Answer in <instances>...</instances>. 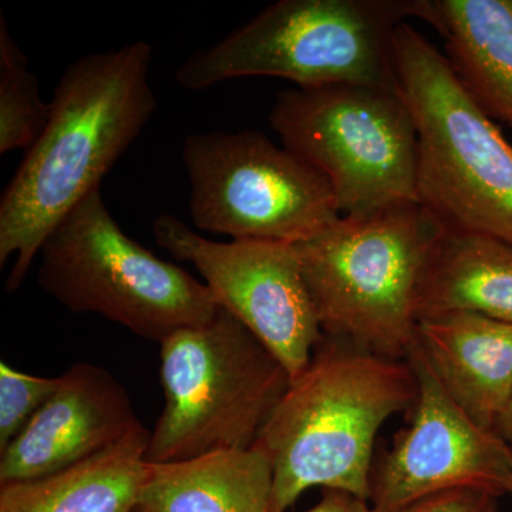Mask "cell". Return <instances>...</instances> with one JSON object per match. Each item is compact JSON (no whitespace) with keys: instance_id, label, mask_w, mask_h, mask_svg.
Here are the masks:
<instances>
[{"instance_id":"cell-1","label":"cell","mask_w":512,"mask_h":512,"mask_svg":"<svg viewBox=\"0 0 512 512\" xmlns=\"http://www.w3.org/2000/svg\"><path fill=\"white\" fill-rule=\"evenodd\" d=\"M153 49L144 40L90 53L66 67L50 116L0 198V266L19 291L53 229L126 153L157 110Z\"/></svg>"},{"instance_id":"cell-2","label":"cell","mask_w":512,"mask_h":512,"mask_svg":"<svg viewBox=\"0 0 512 512\" xmlns=\"http://www.w3.org/2000/svg\"><path fill=\"white\" fill-rule=\"evenodd\" d=\"M417 394L407 360L325 336L252 446L274 473L269 512H285L313 487L369 501L377 431L392 414L412 409Z\"/></svg>"},{"instance_id":"cell-3","label":"cell","mask_w":512,"mask_h":512,"mask_svg":"<svg viewBox=\"0 0 512 512\" xmlns=\"http://www.w3.org/2000/svg\"><path fill=\"white\" fill-rule=\"evenodd\" d=\"M444 232L413 202L370 217H340L293 244L323 335L407 360L417 342V293Z\"/></svg>"},{"instance_id":"cell-4","label":"cell","mask_w":512,"mask_h":512,"mask_svg":"<svg viewBox=\"0 0 512 512\" xmlns=\"http://www.w3.org/2000/svg\"><path fill=\"white\" fill-rule=\"evenodd\" d=\"M424 0H281L175 72L183 89L239 77H279L301 89L367 84L397 89L394 36Z\"/></svg>"},{"instance_id":"cell-5","label":"cell","mask_w":512,"mask_h":512,"mask_svg":"<svg viewBox=\"0 0 512 512\" xmlns=\"http://www.w3.org/2000/svg\"><path fill=\"white\" fill-rule=\"evenodd\" d=\"M394 66L419 136V204L448 231L512 247L511 144L464 92L444 53L406 22L394 36Z\"/></svg>"},{"instance_id":"cell-6","label":"cell","mask_w":512,"mask_h":512,"mask_svg":"<svg viewBox=\"0 0 512 512\" xmlns=\"http://www.w3.org/2000/svg\"><path fill=\"white\" fill-rule=\"evenodd\" d=\"M160 346L164 407L151 431L148 463L254 446L292 382L274 353L222 308Z\"/></svg>"},{"instance_id":"cell-7","label":"cell","mask_w":512,"mask_h":512,"mask_svg":"<svg viewBox=\"0 0 512 512\" xmlns=\"http://www.w3.org/2000/svg\"><path fill=\"white\" fill-rule=\"evenodd\" d=\"M39 258L37 284L64 308L96 313L160 345L220 309L204 282L124 234L100 188L53 229Z\"/></svg>"},{"instance_id":"cell-8","label":"cell","mask_w":512,"mask_h":512,"mask_svg":"<svg viewBox=\"0 0 512 512\" xmlns=\"http://www.w3.org/2000/svg\"><path fill=\"white\" fill-rule=\"evenodd\" d=\"M269 124L282 146L328 178L340 217L417 200L419 136L399 89L330 84L284 90Z\"/></svg>"},{"instance_id":"cell-9","label":"cell","mask_w":512,"mask_h":512,"mask_svg":"<svg viewBox=\"0 0 512 512\" xmlns=\"http://www.w3.org/2000/svg\"><path fill=\"white\" fill-rule=\"evenodd\" d=\"M183 161L201 231L298 244L340 218L328 178L261 131L191 134Z\"/></svg>"},{"instance_id":"cell-10","label":"cell","mask_w":512,"mask_h":512,"mask_svg":"<svg viewBox=\"0 0 512 512\" xmlns=\"http://www.w3.org/2000/svg\"><path fill=\"white\" fill-rule=\"evenodd\" d=\"M158 247L190 262L220 308L247 326L296 379L322 342V328L295 245L232 239L217 242L171 214L153 222Z\"/></svg>"},{"instance_id":"cell-11","label":"cell","mask_w":512,"mask_h":512,"mask_svg":"<svg viewBox=\"0 0 512 512\" xmlns=\"http://www.w3.org/2000/svg\"><path fill=\"white\" fill-rule=\"evenodd\" d=\"M407 362L419 394L409 426L373 464L369 503L377 512L407 505L458 488L508 493L511 446L484 429L447 393L416 342Z\"/></svg>"},{"instance_id":"cell-12","label":"cell","mask_w":512,"mask_h":512,"mask_svg":"<svg viewBox=\"0 0 512 512\" xmlns=\"http://www.w3.org/2000/svg\"><path fill=\"white\" fill-rule=\"evenodd\" d=\"M138 420L130 394L109 370L80 362L25 430L0 453V485L35 480L96 456Z\"/></svg>"},{"instance_id":"cell-13","label":"cell","mask_w":512,"mask_h":512,"mask_svg":"<svg viewBox=\"0 0 512 512\" xmlns=\"http://www.w3.org/2000/svg\"><path fill=\"white\" fill-rule=\"evenodd\" d=\"M417 343L454 402L484 429L512 397V323L474 312L420 320Z\"/></svg>"},{"instance_id":"cell-14","label":"cell","mask_w":512,"mask_h":512,"mask_svg":"<svg viewBox=\"0 0 512 512\" xmlns=\"http://www.w3.org/2000/svg\"><path fill=\"white\" fill-rule=\"evenodd\" d=\"M454 76L478 109L512 128V0H424Z\"/></svg>"},{"instance_id":"cell-15","label":"cell","mask_w":512,"mask_h":512,"mask_svg":"<svg viewBox=\"0 0 512 512\" xmlns=\"http://www.w3.org/2000/svg\"><path fill=\"white\" fill-rule=\"evenodd\" d=\"M150 437L140 423L82 463L0 485V512H134L147 480Z\"/></svg>"},{"instance_id":"cell-16","label":"cell","mask_w":512,"mask_h":512,"mask_svg":"<svg viewBox=\"0 0 512 512\" xmlns=\"http://www.w3.org/2000/svg\"><path fill=\"white\" fill-rule=\"evenodd\" d=\"M274 473L258 448L148 463L134 512H269Z\"/></svg>"},{"instance_id":"cell-17","label":"cell","mask_w":512,"mask_h":512,"mask_svg":"<svg viewBox=\"0 0 512 512\" xmlns=\"http://www.w3.org/2000/svg\"><path fill=\"white\" fill-rule=\"evenodd\" d=\"M474 312L512 323V247L468 232H444L417 293L416 318Z\"/></svg>"},{"instance_id":"cell-18","label":"cell","mask_w":512,"mask_h":512,"mask_svg":"<svg viewBox=\"0 0 512 512\" xmlns=\"http://www.w3.org/2000/svg\"><path fill=\"white\" fill-rule=\"evenodd\" d=\"M49 116L50 103L40 96L28 57L0 15V154L28 151L45 130Z\"/></svg>"},{"instance_id":"cell-19","label":"cell","mask_w":512,"mask_h":512,"mask_svg":"<svg viewBox=\"0 0 512 512\" xmlns=\"http://www.w3.org/2000/svg\"><path fill=\"white\" fill-rule=\"evenodd\" d=\"M59 384L60 376H32L0 363V453L25 430Z\"/></svg>"},{"instance_id":"cell-20","label":"cell","mask_w":512,"mask_h":512,"mask_svg":"<svg viewBox=\"0 0 512 512\" xmlns=\"http://www.w3.org/2000/svg\"><path fill=\"white\" fill-rule=\"evenodd\" d=\"M497 495L474 488H458L430 495L397 512H500Z\"/></svg>"},{"instance_id":"cell-21","label":"cell","mask_w":512,"mask_h":512,"mask_svg":"<svg viewBox=\"0 0 512 512\" xmlns=\"http://www.w3.org/2000/svg\"><path fill=\"white\" fill-rule=\"evenodd\" d=\"M306 512H377L372 504L356 495L340 490H323L322 498Z\"/></svg>"},{"instance_id":"cell-22","label":"cell","mask_w":512,"mask_h":512,"mask_svg":"<svg viewBox=\"0 0 512 512\" xmlns=\"http://www.w3.org/2000/svg\"><path fill=\"white\" fill-rule=\"evenodd\" d=\"M495 433L501 437L505 441V443L512 444V397L510 402H508L507 406L503 412H501L500 416H498L497 421H495L494 426Z\"/></svg>"},{"instance_id":"cell-23","label":"cell","mask_w":512,"mask_h":512,"mask_svg":"<svg viewBox=\"0 0 512 512\" xmlns=\"http://www.w3.org/2000/svg\"><path fill=\"white\" fill-rule=\"evenodd\" d=\"M508 494L512 495V444H511V474H510V483H508Z\"/></svg>"}]
</instances>
